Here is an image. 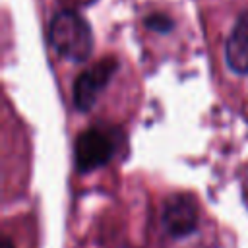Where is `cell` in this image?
<instances>
[{
  "label": "cell",
  "mask_w": 248,
  "mask_h": 248,
  "mask_svg": "<svg viewBox=\"0 0 248 248\" xmlns=\"http://www.w3.org/2000/svg\"><path fill=\"white\" fill-rule=\"evenodd\" d=\"M116 151V141L110 132L89 128L81 132L74 147V163L79 172H91L105 167Z\"/></svg>",
  "instance_id": "2"
},
{
  "label": "cell",
  "mask_w": 248,
  "mask_h": 248,
  "mask_svg": "<svg viewBox=\"0 0 248 248\" xmlns=\"http://www.w3.org/2000/svg\"><path fill=\"white\" fill-rule=\"evenodd\" d=\"M48 41L60 56L72 62H85L93 52L91 27L76 10H62L52 16L48 23Z\"/></svg>",
  "instance_id": "1"
},
{
  "label": "cell",
  "mask_w": 248,
  "mask_h": 248,
  "mask_svg": "<svg viewBox=\"0 0 248 248\" xmlns=\"http://www.w3.org/2000/svg\"><path fill=\"white\" fill-rule=\"evenodd\" d=\"M163 225L174 238L192 234L198 229V203L190 194H172L165 202Z\"/></svg>",
  "instance_id": "4"
},
{
  "label": "cell",
  "mask_w": 248,
  "mask_h": 248,
  "mask_svg": "<svg viewBox=\"0 0 248 248\" xmlns=\"http://www.w3.org/2000/svg\"><path fill=\"white\" fill-rule=\"evenodd\" d=\"M143 23H145V27H149V29H153L157 33H167V31L172 29V19L169 16H165V14H159V12L149 14L143 19Z\"/></svg>",
  "instance_id": "6"
},
{
  "label": "cell",
  "mask_w": 248,
  "mask_h": 248,
  "mask_svg": "<svg viewBox=\"0 0 248 248\" xmlns=\"http://www.w3.org/2000/svg\"><path fill=\"white\" fill-rule=\"evenodd\" d=\"M227 66L236 74H248V12L240 14L225 45Z\"/></svg>",
  "instance_id": "5"
},
{
  "label": "cell",
  "mask_w": 248,
  "mask_h": 248,
  "mask_svg": "<svg viewBox=\"0 0 248 248\" xmlns=\"http://www.w3.org/2000/svg\"><path fill=\"white\" fill-rule=\"evenodd\" d=\"M2 248H14V244H12V238H8V236H6V238L2 240Z\"/></svg>",
  "instance_id": "7"
},
{
  "label": "cell",
  "mask_w": 248,
  "mask_h": 248,
  "mask_svg": "<svg viewBox=\"0 0 248 248\" xmlns=\"http://www.w3.org/2000/svg\"><path fill=\"white\" fill-rule=\"evenodd\" d=\"M118 70V60L112 56H107L103 60H99L93 68L81 72L76 81H74V89H72V99H74V107L79 112H87L99 93L105 89V85L110 81V78L114 76V72Z\"/></svg>",
  "instance_id": "3"
}]
</instances>
